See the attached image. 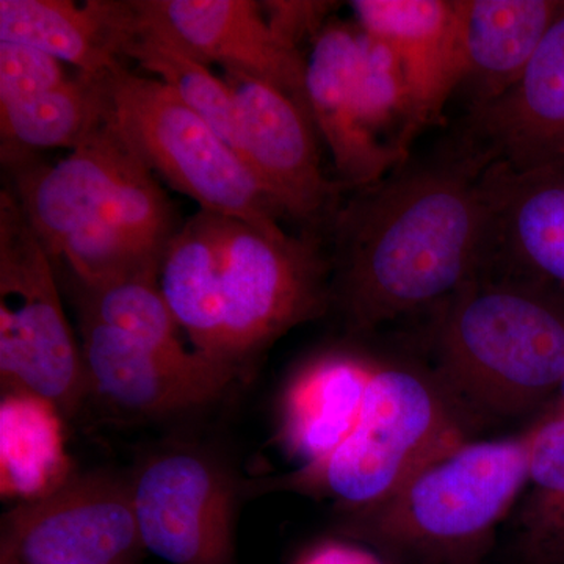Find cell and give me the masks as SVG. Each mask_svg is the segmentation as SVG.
Instances as JSON below:
<instances>
[{
  "label": "cell",
  "instance_id": "1",
  "mask_svg": "<svg viewBox=\"0 0 564 564\" xmlns=\"http://www.w3.org/2000/svg\"><path fill=\"white\" fill-rule=\"evenodd\" d=\"M481 162L400 170L340 212L339 299L352 328L369 332L443 304L478 278L497 236Z\"/></svg>",
  "mask_w": 564,
  "mask_h": 564
},
{
  "label": "cell",
  "instance_id": "2",
  "mask_svg": "<svg viewBox=\"0 0 564 564\" xmlns=\"http://www.w3.org/2000/svg\"><path fill=\"white\" fill-rule=\"evenodd\" d=\"M436 329V377L474 419L555 403L564 380V296L543 281L467 282Z\"/></svg>",
  "mask_w": 564,
  "mask_h": 564
},
{
  "label": "cell",
  "instance_id": "3",
  "mask_svg": "<svg viewBox=\"0 0 564 564\" xmlns=\"http://www.w3.org/2000/svg\"><path fill=\"white\" fill-rule=\"evenodd\" d=\"M473 421L436 373L377 366L358 423L336 451L248 488L326 497L344 516L364 513L388 500L426 464L470 441Z\"/></svg>",
  "mask_w": 564,
  "mask_h": 564
},
{
  "label": "cell",
  "instance_id": "4",
  "mask_svg": "<svg viewBox=\"0 0 564 564\" xmlns=\"http://www.w3.org/2000/svg\"><path fill=\"white\" fill-rule=\"evenodd\" d=\"M532 430L466 441L426 464L388 500L344 516L343 532L393 554L473 564L529 485Z\"/></svg>",
  "mask_w": 564,
  "mask_h": 564
},
{
  "label": "cell",
  "instance_id": "5",
  "mask_svg": "<svg viewBox=\"0 0 564 564\" xmlns=\"http://www.w3.org/2000/svg\"><path fill=\"white\" fill-rule=\"evenodd\" d=\"M106 120L129 148L202 210L281 234L276 204L243 159L165 84L126 69L104 73Z\"/></svg>",
  "mask_w": 564,
  "mask_h": 564
},
{
  "label": "cell",
  "instance_id": "6",
  "mask_svg": "<svg viewBox=\"0 0 564 564\" xmlns=\"http://www.w3.org/2000/svg\"><path fill=\"white\" fill-rule=\"evenodd\" d=\"M0 381L73 417L88 399L82 347L70 332L54 261L10 188L0 195Z\"/></svg>",
  "mask_w": 564,
  "mask_h": 564
},
{
  "label": "cell",
  "instance_id": "7",
  "mask_svg": "<svg viewBox=\"0 0 564 564\" xmlns=\"http://www.w3.org/2000/svg\"><path fill=\"white\" fill-rule=\"evenodd\" d=\"M326 265L311 237L267 234L225 217L215 359L243 373L282 334L328 306Z\"/></svg>",
  "mask_w": 564,
  "mask_h": 564
},
{
  "label": "cell",
  "instance_id": "8",
  "mask_svg": "<svg viewBox=\"0 0 564 564\" xmlns=\"http://www.w3.org/2000/svg\"><path fill=\"white\" fill-rule=\"evenodd\" d=\"M144 551L170 564H234L237 484L206 448L170 444L129 477Z\"/></svg>",
  "mask_w": 564,
  "mask_h": 564
},
{
  "label": "cell",
  "instance_id": "9",
  "mask_svg": "<svg viewBox=\"0 0 564 564\" xmlns=\"http://www.w3.org/2000/svg\"><path fill=\"white\" fill-rule=\"evenodd\" d=\"M143 554L131 481L115 474H74L0 524V564H139Z\"/></svg>",
  "mask_w": 564,
  "mask_h": 564
},
{
  "label": "cell",
  "instance_id": "10",
  "mask_svg": "<svg viewBox=\"0 0 564 564\" xmlns=\"http://www.w3.org/2000/svg\"><path fill=\"white\" fill-rule=\"evenodd\" d=\"M88 397L126 419L163 417L221 399L240 372L203 352L177 359L79 314Z\"/></svg>",
  "mask_w": 564,
  "mask_h": 564
},
{
  "label": "cell",
  "instance_id": "11",
  "mask_svg": "<svg viewBox=\"0 0 564 564\" xmlns=\"http://www.w3.org/2000/svg\"><path fill=\"white\" fill-rule=\"evenodd\" d=\"M239 111L240 155L281 214L322 221L339 188L323 174L313 118L295 99L242 70L225 69Z\"/></svg>",
  "mask_w": 564,
  "mask_h": 564
},
{
  "label": "cell",
  "instance_id": "12",
  "mask_svg": "<svg viewBox=\"0 0 564 564\" xmlns=\"http://www.w3.org/2000/svg\"><path fill=\"white\" fill-rule=\"evenodd\" d=\"M135 159L109 121L57 165L32 161L31 151L2 144V161L13 180L10 191L54 262L73 234L109 209Z\"/></svg>",
  "mask_w": 564,
  "mask_h": 564
},
{
  "label": "cell",
  "instance_id": "13",
  "mask_svg": "<svg viewBox=\"0 0 564 564\" xmlns=\"http://www.w3.org/2000/svg\"><path fill=\"white\" fill-rule=\"evenodd\" d=\"M358 28L393 51L411 99L408 141L441 117L464 77L459 0H355Z\"/></svg>",
  "mask_w": 564,
  "mask_h": 564
},
{
  "label": "cell",
  "instance_id": "14",
  "mask_svg": "<svg viewBox=\"0 0 564 564\" xmlns=\"http://www.w3.org/2000/svg\"><path fill=\"white\" fill-rule=\"evenodd\" d=\"M486 162L514 173L564 172V13L541 41L521 80L474 109Z\"/></svg>",
  "mask_w": 564,
  "mask_h": 564
},
{
  "label": "cell",
  "instance_id": "15",
  "mask_svg": "<svg viewBox=\"0 0 564 564\" xmlns=\"http://www.w3.org/2000/svg\"><path fill=\"white\" fill-rule=\"evenodd\" d=\"M174 35L204 63L242 70L295 99L310 113L306 58L270 28L251 0H151ZM311 115V113H310Z\"/></svg>",
  "mask_w": 564,
  "mask_h": 564
},
{
  "label": "cell",
  "instance_id": "16",
  "mask_svg": "<svg viewBox=\"0 0 564 564\" xmlns=\"http://www.w3.org/2000/svg\"><path fill=\"white\" fill-rule=\"evenodd\" d=\"M358 25L332 22L315 35L306 58V98L311 118L332 151L344 182L370 187L404 158L367 129L356 88Z\"/></svg>",
  "mask_w": 564,
  "mask_h": 564
},
{
  "label": "cell",
  "instance_id": "17",
  "mask_svg": "<svg viewBox=\"0 0 564 564\" xmlns=\"http://www.w3.org/2000/svg\"><path fill=\"white\" fill-rule=\"evenodd\" d=\"M375 369L359 356L329 352L293 375L278 408V440L300 467L322 462L352 432Z\"/></svg>",
  "mask_w": 564,
  "mask_h": 564
},
{
  "label": "cell",
  "instance_id": "18",
  "mask_svg": "<svg viewBox=\"0 0 564 564\" xmlns=\"http://www.w3.org/2000/svg\"><path fill=\"white\" fill-rule=\"evenodd\" d=\"M463 84L474 109L511 90L541 41L564 13V0H459Z\"/></svg>",
  "mask_w": 564,
  "mask_h": 564
},
{
  "label": "cell",
  "instance_id": "19",
  "mask_svg": "<svg viewBox=\"0 0 564 564\" xmlns=\"http://www.w3.org/2000/svg\"><path fill=\"white\" fill-rule=\"evenodd\" d=\"M120 29V58H132L155 74L240 155L239 111L231 88L174 35L151 0H128Z\"/></svg>",
  "mask_w": 564,
  "mask_h": 564
},
{
  "label": "cell",
  "instance_id": "20",
  "mask_svg": "<svg viewBox=\"0 0 564 564\" xmlns=\"http://www.w3.org/2000/svg\"><path fill=\"white\" fill-rule=\"evenodd\" d=\"M122 0H0V41L25 44L101 76L120 63Z\"/></svg>",
  "mask_w": 564,
  "mask_h": 564
},
{
  "label": "cell",
  "instance_id": "21",
  "mask_svg": "<svg viewBox=\"0 0 564 564\" xmlns=\"http://www.w3.org/2000/svg\"><path fill=\"white\" fill-rule=\"evenodd\" d=\"M497 232L538 281L564 288V172H488Z\"/></svg>",
  "mask_w": 564,
  "mask_h": 564
},
{
  "label": "cell",
  "instance_id": "22",
  "mask_svg": "<svg viewBox=\"0 0 564 564\" xmlns=\"http://www.w3.org/2000/svg\"><path fill=\"white\" fill-rule=\"evenodd\" d=\"M223 248L225 217L199 210L174 232L163 252L159 274L163 296L182 332L196 351L214 361Z\"/></svg>",
  "mask_w": 564,
  "mask_h": 564
},
{
  "label": "cell",
  "instance_id": "23",
  "mask_svg": "<svg viewBox=\"0 0 564 564\" xmlns=\"http://www.w3.org/2000/svg\"><path fill=\"white\" fill-rule=\"evenodd\" d=\"M62 419L57 408L40 397L2 392L0 488L6 499L33 502L73 477Z\"/></svg>",
  "mask_w": 564,
  "mask_h": 564
},
{
  "label": "cell",
  "instance_id": "24",
  "mask_svg": "<svg viewBox=\"0 0 564 564\" xmlns=\"http://www.w3.org/2000/svg\"><path fill=\"white\" fill-rule=\"evenodd\" d=\"M102 76L79 73L55 90L0 106L2 144L28 151L79 148L107 121Z\"/></svg>",
  "mask_w": 564,
  "mask_h": 564
},
{
  "label": "cell",
  "instance_id": "25",
  "mask_svg": "<svg viewBox=\"0 0 564 564\" xmlns=\"http://www.w3.org/2000/svg\"><path fill=\"white\" fill-rule=\"evenodd\" d=\"M532 430L529 492L518 514V547L529 564H564V417L545 413Z\"/></svg>",
  "mask_w": 564,
  "mask_h": 564
},
{
  "label": "cell",
  "instance_id": "26",
  "mask_svg": "<svg viewBox=\"0 0 564 564\" xmlns=\"http://www.w3.org/2000/svg\"><path fill=\"white\" fill-rule=\"evenodd\" d=\"M159 274L161 267L77 285L79 313L131 334L173 358H193L199 351L182 343L180 323L163 296Z\"/></svg>",
  "mask_w": 564,
  "mask_h": 564
},
{
  "label": "cell",
  "instance_id": "27",
  "mask_svg": "<svg viewBox=\"0 0 564 564\" xmlns=\"http://www.w3.org/2000/svg\"><path fill=\"white\" fill-rule=\"evenodd\" d=\"M356 88L367 129L381 133L402 126V143H408L411 99L402 65L391 47L358 28L356 44Z\"/></svg>",
  "mask_w": 564,
  "mask_h": 564
},
{
  "label": "cell",
  "instance_id": "28",
  "mask_svg": "<svg viewBox=\"0 0 564 564\" xmlns=\"http://www.w3.org/2000/svg\"><path fill=\"white\" fill-rule=\"evenodd\" d=\"M68 80L63 63L46 52L0 41V106L29 101Z\"/></svg>",
  "mask_w": 564,
  "mask_h": 564
},
{
  "label": "cell",
  "instance_id": "29",
  "mask_svg": "<svg viewBox=\"0 0 564 564\" xmlns=\"http://www.w3.org/2000/svg\"><path fill=\"white\" fill-rule=\"evenodd\" d=\"M332 2H299V0L296 2L272 0V2L261 3L272 31L285 43L295 47L307 33L315 32L318 35L323 29L322 22L326 13L332 10Z\"/></svg>",
  "mask_w": 564,
  "mask_h": 564
},
{
  "label": "cell",
  "instance_id": "30",
  "mask_svg": "<svg viewBox=\"0 0 564 564\" xmlns=\"http://www.w3.org/2000/svg\"><path fill=\"white\" fill-rule=\"evenodd\" d=\"M295 564H384L380 556L361 545L344 541H323L307 549Z\"/></svg>",
  "mask_w": 564,
  "mask_h": 564
},
{
  "label": "cell",
  "instance_id": "31",
  "mask_svg": "<svg viewBox=\"0 0 564 564\" xmlns=\"http://www.w3.org/2000/svg\"><path fill=\"white\" fill-rule=\"evenodd\" d=\"M547 413L562 415V417H564V380L558 397H556L555 403L552 404L551 411H547Z\"/></svg>",
  "mask_w": 564,
  "mask_h": 564
}]
</instances>
